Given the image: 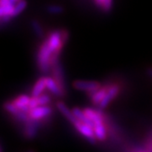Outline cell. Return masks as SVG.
Returning <instances> with one entry per match:
<instances>
[{"mask_svg":"<svg viewBox=\"0 0 152 152\" xmlns=\"http://www.w3.org/2000/svg\"><path fill=\"white\" fill-rule=\"evenodd\" d=\"M45 89H47L46 85V76H42L39 78L37 82L35 83L32 90H31V96H38L42 95Z\"/></svg>","mask_w":152,"mask_h":152,"instance_id":"4fadbf2b","label":"cell"},{"mask_svg":"<svg viewBox=\"0 0 152 152\" xmlns=\"http://www.w3.org/2000/svg\"><path fill=\"white\" fill-rule=\"evenodd\" d=\"M51 102V97L48 94H42L38 96H31L29 103V110L40 106H47Z\"/></svg>","mask_w":152,"mask_h":152,"instance_id":"ba28073f","label":"cell"},{"mask_svg":"<svg viewBox=\"0 0 152 152\" xmlns=\"http://www.w3.org/2000/svg\"><path fill=\"white\" fill-rule=\"evenodd\" d=\"M53 108L49 105H47V106H40L30 109L27 113L31 119L34 121H42L50 117L53 114Z\"/></svg>","mask_w":152,"mask_h":152,"instance_id":"3957f363","label":"cell"},{"mask_svg":"<svg viewBox=\"0 0 152 152\" xmlns=\"http://www.w3.org/2000/svg\"><path fill=\"white\" fill-rule=\"evenodd\" d=\"M72 112H73V113L75 115V117L76 118L79 120V121H80L82 123H85V124L90 125V126H91V127H94L93 122L92 121H91V120L87 118V116L86 115V113H84L83 110L80 109L79 107H74V108L72 109Z\"/></svg>","mask_w":152,"mask_h":152,"instance_id":"9a60e30c","label":"cell"},{"mask_svg":"<svg viewBox=\"0 0 152 152\" xmlns=\"http://www.w3.org/2000/svg\"><path fill=\"white\" fill-rule=\"evenodd\" d=\"M28 152H35V151H29Z\"/></svg>","mask_w":152,"mask_h":152,"instance_id":"cb8c5ba5","label":"cell"},{"mask_svg":"<svg viewBox=\"0 0 152 152\" xmlns=\"http://www.w3.org/2000/svg\"><path fill=\"white\" fill-rule=\"evenodd\" d=\"M95 4L104 12L108 13L113 8V0H94Z\"/></svg>","mask_w":152,"mask_h":152,"instance_id":"2e32d148","label":"cell"},{"mask_svg":"<svg viewBox=\"0 0 152 152\" xmlns=\"http://www.w3.org/2000/svg\"><path fill=\"white\" fill-rule=\"evenodd\" d=\"M12 1H13V2H15V3H17V2H18V1H20V0H12Z\"/></svg>","mask_w":152,"mask_h":152,"instance_id":"603a6c76","label":"cell"},{"mask_svg":"<svg viewBox=\"0 0 152 152\" xmlns=\"http://www.w3.org/2000/svg\"><path fill=\"white\" fill-rule=\"evenodd\" d=\"M73 125L75 128L76 130L78 131L81 135L84 136L90 143L95 144L96 142L97 139L96 137L95 132H94V129H93V127L86 124L85 123H82V122L79 121L78 119H77L76 122H75L73 124Z\"/></svg>","mask_w":152,"mask_h":152,"instance_id":"5b68a950","label":"cell"},{"mask_svg":"<svg viewBox=\"0 0 152 152\" xmlns=\"http://www.w3.org/2000/svg\"><path fill=\"white\" fill-rule=\"evenodd\" d=\"M46 85H47V89L53 96H58V97L64 96V93L62 92V91H61V89L58 86V85L57 84V82L55 81V80L53 77L46 76Z\"/></svg>","mask_w":152,"mask_h":152,"instance_id":"30bf717a","label":"cell"},{"mask_svg":"<svg viewBox=\"0 0 152 152\" xmlns=\"http://www.w3.org/2000/svg\"><path fill=\"white\" fill-rule=\"evenodd\" d=\"M107 89H108V84H107L104 86H101L98 90L95 91L88 93L89 98H90V100L92 102L93 105L99 106V104L102 102V101L105 97L107 91Z\"/></svg>","mask_w":152,"mask_h":152,"instance_id":"52a82bcc","label":"cell"},{"mask_svg":"<svg viewBox=\"0 0 152 152\" xmlns=\"http://www.w3.org/2000/svg\"><path fill=\"white\" fill-rule=\"evenodd\" d=\"M51 73L53 75V78L57 82L58 86L61 89L64 95H66V82L65 76H64V71L63 69V65L60 63V60H56L53 63L52 68H51Z\"/></svg>","mask_w":152,"mask_h":152,"instance_id":"7a4b0ae2","label":"cell"},{"mask_svg":"<svg viewBox=\"0 0 152 152\" xmlns=\"http://www.w3.org/2000/svg\"><path fill=\"white\" fill-rule=\"evenodd\" d=\"M31 26L32 28L34 33L38 37H42L44 36V30L41 23L37 20H32L31 21Z\"/></svg>","mask_w":152,"mask_h":152,"instance_id":"ac0fdd59","label":"cell"},{"mask_svg":"<svg viewBox=\"0 0 152 152\" xmlns=\"http://www.w3.org/2000/svg\"><path fill=\"white\" fill-rule=\"evenodd\" d=\"M102 85L97 81H91V80H75L73 82V87L85 92L90 93L98 90Z\"/></svg>","mask_w":152,"mask_h":152,"instance_id":"8992f818","label":"cell"},{"mask_svg":"<svg viewBox=\"0 0 152 152\" xmlns=\"http://www.w3.org/2000/svg\"><path fill=\"white\" fill-rule=\"evenodd\" d=\"M58 59H59V57L55 55L54 52L50 48L48 42L45 39L39 47L37 53V64L39 70L43 74L51 72L53 63Z\"/></svg>","mask_w":152,"mask_h":152,"instance_id":"6da1fadb","label":"cell"},{"mask_svg":"<svg viewBox=\"0 0 152 152\" xmlns=\"http://www.w3.org/2000/svg\"><path fill=\"white\" fill-rule=\"evenodd\" d=\"M146 72H147V75H148L150 76V77L152 79V68H148Z\"/></svg>","mask_w":152,"mask_h":152,"instance_id":"44dd1931","label":"cell"},{"mask_svg":"<svg viewBox=\"0 0 152 152\" xmlns=\"http://www.w3.org/2000/svg\"><path fill=\"white\" fill-rule=\"evenodd\" d=\"M47 11L50 15H61L64 12V8L60 4H49L47 7Z\"/></svg>","mask_w":152,"mask_h":152,"instance_id":"d6986e66","label":"cell"},{"mask_svg":"<svg viewBox=\"0 0 152 152\" xmlns=\"http://www.w3.org/2000/svg\"><path fill=\"white\" fill-rule=\"evenodd\" d=\"M93 129L95 132L96 137L98 140L100 141H104L107 140V129L106 127L104 125V122H100V123H96L94 124Z\"/></svg>","mask_w":152,"mask_h":152,"instance_id":"5bb4252c","label":"cell"},{"mask_svg":"<svg viewBox=\"0 0 152 152\" xmlns=\"http://www.w3.org/2000/svg\"><path fill=\"white\" fill-rule=\"evenodd\" d=\"M121 91V86L117 83H109L108 89L107 94L103 98V100L102 101V102L99 104L98 109H105L109 104L112 102V101H113L115 98L117 97L119 95Z\"/></svg>","mask_w":152,"mask_h":152,"instance_id":"277c9868","label":"cell"},{"mask_svg":"<svg viewBox=\"0 0 152 152\" xmlns=\"http://www.w3.org/2000/svg\"><path fill=\"white\" fill-rule=\"evenodd\" d=\"M1 152H4V147H3V145H1Z\"/></svg>","mask_w":152,"mask_h":152,"instance_id":"7402d4cb","label":"cell"},{"mask_svg":"<svg viewBox=\"0 0 152 152\" xmlns=\"http://www.w3.org/2000/svg\"><path fill=\"white\" fill-rule=\"evenodd\" d=\"M26 7H27V2L26 0H20L15 3V5L14 7V10L12 13V18L20 15L26 9Z\"/></svg>","mask_w":152,"mask_h":152,"instance_id":"e0dca14e","label":"cell"},{"mask_svg":"<svg viewBox=\"0 0 152 152\" xmlns=\"http://www.w3.org/2000/svg\"><path fill=\"white\" fill-rule=\"evenodd\" d=\"M56 107H57V108H58V110L59 111L60 113L64 116V118H65L66 119L68 120L69 123H71L72 124L77 121V118L75 117L72 110H69V109L68 108V107L66 106L64 102H63L61 101H58L56 103Z\"/></svg>","mask_w":152,"mask_h":152,"instance_id":"7c38bea8","label":"cell"},{"mask_svg":"<svg viewBox=\"0 0 152 152\" xmlns=\"http://www.w3.org/2000/svg\"><path fill=\"white\" fill-rule=\"evenodd\" d=\"M4 109L6 112H8L9 113L11 114L12 116L15 115V114L20 111L19 109L15 107V105L13 103V102H6L4 104Z\"/></svg>","mask_w":152,"mask_h":152,"instance_id":"ffe728a7","label":"cell"},{"mask_svg":"<svg viewBox=\"0 0 152 152\" xmlns=\"http://www.w3.org/2000/svg\"><path fill=\"white\" fill-rule=\"evenodd\" d=\"M15 3L12 0H0V17L9 16L12 18V13Z\"/></svg>","mask_w":152,"mask_h":152,"instance_id":"9c48e42d","label":"cell"},{"mask_svg":"<svg viewBox=\"0 0 152 152\" xmlns=\"http://www.w3.org/2000/svg\"><path fill=\"white\" fill-rule=\"evenodd\" d=\"M30 101H31V97L29 96H27V95H20V96H17L16 98H15L12 102L19 110L28 113Z\"/></svg>","mask_w":152,"mask_h":152,"instance_id":"8fae6325","label":"cell"}]
</instances>
